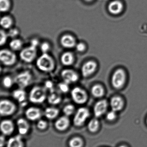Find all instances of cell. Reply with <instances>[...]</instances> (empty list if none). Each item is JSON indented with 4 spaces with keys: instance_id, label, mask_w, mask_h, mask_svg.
Returning <instances> with one entry per match:
<instances>
[{
    "instance_id": "cell-1",
    "label": "cell",
    "mask_w": 147,
    "mask_h": 147,
    "mask_svg": "<svg viewBox=\"0 0 147 147\" xmlns=\"http://www.w3.org/2000/svg\"><path fill=\"white\" fill-rule=\"evenodd\" d=\"M36 66L41 71L45 73L51 72L55 68V62L51 56L48 53H42L36 62Z\"/></svg>"
},
{
    "instance_id": "cell-2",
    "label": "cell",
    "mask_w": 147,
    "mask_h": 147,
    "mask_svg": "<svg viewBox=\"0 0 147 147\" xmlns=\"http://www.w3.org/2000/svg\"><path fill=\"white\" fill-rule=\"evenodd\" d=\"M45 87L35 86L33 87L28 95V99L31 102L39 104L44 102L47 98L46 91Z\"/></svg>"
},
{
    "instance_id": "cell-3",
    "label": "cell",
    "mask_w": 147,
    "mask_h": 147,
    "mask_svg": "<svg viewBox=\"0 0 147 147\" xmlns=\"http://www.w3.org/2000/svg\"><path fill=\"white\" fill-rule=\"evenodd\" d=\"M127 79V74L125 71L123 69H117L112 74L111 84L115 89L120 90L125 85Z\"/></svg>"
},
{
    "instance_id": "cell-4",
    "label": "cell",
    "mask_w": 147,
    "mask_h": 147,
    "mask_svg": "<svg viewBox=\"0 0 147 147\" xmlns=\"http://www.w3.org/2000/svg\"><path fill=\"white\" fill-rule=\"evenodd\" d=\"M71 96L73 102L78 105H83L87 102L88 95L87 92L80 87H74L71 91Z\"/></svg>"
},
{
    "instance_id": "cell-5",
    "label": "cell",
    "mask_w": 147,
    "mask_h": 147,
    "mask_svg": "<svg viewBox=\"0 0 147 147\" xmlns=\"http://www.w3.org/2000/svg\"><path fill=\"white\" fill-rule=\"evenodd\" d=\"M0 60L3 65L10 66L16 63L17 57L12 51L8 49H2L0 52Z\"/></svg>"
},
{
    "instance_id": "cell-6",
    "label": "cell",
    "mask_w": 147,
    "mask_h": 147,
    "mask_svg": "<svg viewBox=\"0 0 147 147\" xmlns=\"http://www.w3.org/2000/svg\"><path fill=\"white\" fill-rule=\"evenodd\" d=\"M37 56V47L30 45L22 49L20 57L23 62L31 63L35 59Z\"/></svg>"
},
{
    "instance_id": "cell-7",
    "label": "cell",
    "mask_w": 147,
    "mask_h": 147,
    "mask_svg": "<svg viewBox=\"0 0 147 147\" xmlns=\"http://www.w3.org/2000/svg\"><path fill=\"white\" fill-rule=\"evenodd\" d=\"M89 111L87 108L81 107L77 110L74 118L73 122L74 125L76 127H81L83 125L85 121L89 117Z\"/></svg>"
},
{
    "instance_id": "cell-8",
    "label": "cell",
    "mask_w": 147,
    "mask_h": 147,
    "mask_svg": "<svg viewBox=\"0 0 147 147\" xmlns=\"http://www.w3.org/2000/svg\"><path fill=\"white\" fill-rule=\"evenodd\" d=\"M32 79L31 72L28 71H25L18 74L15 78L14 81L20 88L23 89L29 85Z\"/></svg>"
},
{
    "instance_id": "cell-9",
    "label": "cell",
    "mask_w": 147,
    "mask_h": 147,
    "mask_svg": "<svg viewBox=\"0 0 147 147\" xmlns=\"http://www.w3.org/2000/svg\"><path fill=\"white\" fill-rule=\"evenodd\" d=\"M16 109V105L8 99H2L0 102V114L1 116H8L13 115Z\"/></svg>"
},
{
    "instance_id": "cell-10",
    "label": "cell",
    "mask_w": 147,
    "mask_h": 147,
    "mask_svg": "<svg viewBox=\"0 0 147 147\" xmlns=\"http://www.w3.org/2000/svg\"><path fill=\"white\" fill-rule=\"evenodd\" d=\"M96 62L93 60H89L85 63L81 68V74L84 78H88L93 74L97 69Z\"/></svg>"
},
{
    "instance_id": "cell-11",
    "label": "cell",
    "mask_w": 147,
    "mask_h": 147,
    "mask_svg": "<svg viewBox=\"0 0 147 147\" xmlns=\"http://www.w3.org/2000/svg\"><path fill=\"white\" fill-rule=\"evenodd\" d=\"M61 76L64 82L68 84L76 83L79 79L77 73L71 69H65L61 72Z\"/></svg>"
},
{
    "instance_id": "cell-12",
    "label": "cell",
    "mask_w": 147,
    "mask_h": 147,
    "mask_svg": "<svg viewBox=\"0 0 147 147\" xmlns=\"http://www.w3.org/2000/svg\"><path fill=\"white\" fill-rule=\"evenodd\" d=\"M108 103L105 99L98 101L95 104L93 109L94 114L96 118L101 117L107 112Z\"/></svg>"
},
{
    "instance_id": "cell-13",
    "label": "cell",
    "mask_w": 147,
    "mask_h": 147,
    "mask_svg": "<svg viewBox=\"0 0 147 147\" xmlns=\"http://www.w3.org/2000/svg\"><path fill=\"white\" fill-rule=\"evenodd\" d=\"M61 45L66 49H72L76 47L77 40L72 35L70 34L63 35L60 39Z\"/></svg>"
},
{
    "instance_id": "cell-14",
    "label": "cell",
    "mask_w": 147,
    "mask_h": 147,
    "mask_svg": "<svg viewBox=\"0 0 147 147\" xmlns=\"http://www.w3.org/2000/svg\"><path fill=\"white\" fill-rule=\"evenodd\" d=\"M25 115L26 118L30 121H37L41 117V111L37 107H29L26 110Z\"/></svg>"
},
{
    "instance_id": "cell-15",
    "label": "cell",
    "mask_w": 147,
    "mask_h": 147,
    "mask_svg": "<svg viewBox=\"0 0 147 147\" xmlns=\"http://www.w3.org/2000/svg\"><path fill=\"white\" fill-rule=\"evenodd\" d=\"M124 105V100L121 96H115L111 98L110 101V106L112 110L118 112L123 109Z\"/></svg>"
},
{
    "instance_id": "cell-16",
    "label": "cell",
    "mask_w": 147,
    "mask_h": 147,
    "mask_svg": "<svg viewBox=\"0 0 147 147\" xmlns=\"http://www.w3.org/2000/svg\"><path fill=\"white\" fill-rule=\"evenodd\" d=\"M1 130L3 135L9 136L14 132V126L12 121L9 120H4L1 123Z\"/></svg>"
},
{
    "instance_id": "cell-17",
    "label": "cell",
    "mask_w": 147,
    "mask_h": 147,
    "mask_svg": "<svg viewBox=\"0 0 147 147\" xmlns=\"http://www.w3.org/2000/svg\"><path fill=\"white\" fill-rule=\"evenodd\" d=\"M68 117L64 116L60 117L55 122L54 126L57 130L63 131L66 130L70 126V120Z\"/></svg>"
},
{
    "instance_id": "cell-18",
    "label": "cell",
    "mask_w": 147,
    "mask_h": 147,
    "mask_svg": "<svg viewBox=\"0 0 147 147\" xmlns=\"http://www.w3.org/2000/svg\"><path fill=\"white\" fill-rule=\"evenodd\" d=\"M75 57L71 52L64 53L60 57V62L62 65L66 66H70L74 63Z\"/></svg>"
},
{
    "instance_id": "cell-19",
    "label": "cell",
    "mask_w": 147,
    "mask_h": 147,
    "mask_svg": "<svg viewBox=\"0 0 147 147\" xmlns=\"http://www.w3.org/2000/svg\"><path fill=\"white\" fill-rule=\"evenodd\" d=\"M12 95L14 98L21 104L25 105L26 104V94L23 89L20 88L15 90L13 91Z\"/></svg>"
},
{
    "instance_id": "cell-20",
    "label": "cell",
    "mask_w": 147,
    "mask_h": 147,
    "mask_svg": "<svg viewBox=\"0 0 147 147\" xmlns=\"http://www.w3.org/2000/svg\"><path fill=\"white\" fill-rule=\"evenodd\" d=\"M123 8V4L119 1H114L111 2L109 4L108 7L110 13L114 15L118 14L121 13Z\"/></svg>"
},
{
    "instance_id": "cell-21",
    "label": "cell",
    "mask_w": 147,
    "mask_h": 147,
    "mask_svg": "<svg viewBox=\"0 0 147 147\" xmlns=\"http://www.w3.org/2000/svg\"><path fill=\"white\" fill-rule=\"evenodd\" d=\"M18 132L21 135H26L28 132L29 125L28 122L23 118H20L16 122Z\"/></svg>"
},
{
    "instance_id": "cell-22",
    "label": "cell",
    "mask_w": 147,
    "mask_h": 147,
    "mask_svg": "<svg viewBox=\"0 0 147 147\" xmlns=\"http://www.w3.org/2000/svg\"><path fill=\"white\" fill-rule=\"evenodd\" d=\"M7 147H24L21 135L9 138L7 143Z\"/></svg>"
},
{
    "instance_id": "cell-23",
    "label": "cell",
    "mask_w": 147,
    "mask_h": 147,
    "mask_svg": "<svg viewBox=\"0 0 147 147\" xmlns=\"http://www.w3.org/2000/svg\"><path fill=\"white\" fill-rule=\"evenodd\" d=\"M91 95L95 98H100L104 96L105 90L102 86L99 84L95 85L91 87Z\"/></svg>"
},
{
    "instance_id": "cell-24",
    "label": "cell",
    "mask_w": 147,
    "mask_h": 147,
    "mask_svg": "<svg viewBox=\"0 0 147 147\" xmlns=\"http://www.w3.org/2000/svg\"><path fill=\"white\" fill-rule=\"evenodd\" d=\"M59 113V110L54 107H47L45 109L44 115L47 119L52 120L56 118Z\"/></svg>"
},
{
    "instance_id": "cell-25",
    "label": "cell",
    "mask_w": 147,
    "mask_h": 147,
    "mask_svg": "<svg viewBox=\"0 0 147 147\" xmlns=\"http://www.w3.org/2000/svg\"><path fill=\"white\" fill-rule=\"evenodd\" d=\"M62 100L61 96L59 93L54 91L51 93L47 97V101L50 104L52 105H57L59 104Z\"/></svg>"
},
{
    "instance_id": "cell-26",
    "label": "cell",
    "mask_w": 147,
    "mask_h": 147,
    "mask_svg": "<svg viewBox=\"0 0 147 147\" xmlns=\"http://www.w3.org/2000/svg\"><path fill=\"white\" fill-rule=\"evenodd\" d=\"M23 42L20 39L17 38H14L9 42V47L12 51H16L22 50Z\"/></svg>"
},
{
    "instance_id": "cell-27",
    "label": "cell",
    "mask_w": 147,
    "mask_h": 147,
    "mask_svg": "<svg viewBox=\"0 0 147 147\" xmlns=\"http://www.w3.org/2000/svg\"><path fill=\"white\" fill-rule=\"evenodd\" d=\"M13 24V20L8 16H5L1 19V26L4 29H10L12 27Z\"/></svg>"
},
{
    "instance_id": "cell-28",
    "label": "cell",
    "mask_w": 147,
    "mask_h": 147,
    "mask_svg": "<svg viewBox=\"0 0 147 147\" xmlns=\"http://www.w3.org/2000/svg\"><path fill=\"white\" fill-rule=\"evenodd\" d=\"M100 123L97 118L91 119L88 124V129L92 133H96L99 129Z\"/></svg>"
},
{
    "instance_id": "cell-29",
    "label": "cell",
    "mask_w": 147,
    "mask_h": 147,
    "mask_svg": "<svg viewBox=\"0 0 147 147\" xmlns=\"http://www.w3.org/2000/svg\"><path fill=\"white\" fill-rule=\"evenodd\" d=\"M69 146L70 147H83V141L80 137H74L69 141Z\"/></svg>"
},
{
    "instance_id": "cell-30",
    "label": "cell",
    "mask_w": 147,
    "mask_h": 147,
    "mask_svg": "<svg viewBox=\"0 0 147 147\" xmlns=\"http://www.w3.org/2000/svg\"><path fill=\"white\" fill-rule=\"evenodd\" d=\"M14 81L9 76H5L3 77L2 81L3 86L4 88L9 89L11 88L14 84Z\"/></svg>"
},
{
    "instance_id": "cell-31",
    "label": "cell",
    "mask_w": 147,
    "mask_h": 147,
    "mask_svg": "<svg viewBox=\"0 0 147 147\" xmlns=\"http://www.w3.org/2000/svg\"><path fill=\"white\" fill-rule=\"evenodd\" d=\"M11 7L9 0H0V9L1 12H6L9 10Z\"/></svg>"
},
{
    "instance_id": "cell-32",
    "label": "cell",
    "mask_w": 147,
    "mask_h": 147,
    "mask_svg": "<svg viewBox=\"0 0 147 147\" xmlns=\"http://www.w3.org/2000/svg\"><path fill=\"white\" fill-rule=\"evenodd\" d=\"M75 111V106L72 104H68L63 108V111L65 115L67 117L72 115Z\"/></svg>"
},
{
    "instance_id": "cell-33",
    "label": "cell",
    "mask_w": 147,
    "mask_h": 147,
    "mask_svg": "<svg viewBox=\"0 0 147 147\" xmlns=\"http://www.w3.org/2000/svg\"><path fill=\"white\" fill-rule=\"evenodd\" d=\"M58 87L59 90L62 93H67L70 90V87H69V84L65 82H63L60 83L58 84Z\"/></svg>"
},
{
    "instance_id": "cell-34",
    "label": "cell",
    "mask_w": 147,
    "mask_h": 147,
    "mask_svg": "<svg viewBox=\"0 0 147 147\" xmlns=\"http://www.w3.org/2000/svg\"><path fill=\"white\" fill-rule=\"evenodd\" d=\"M40 49L42 53H47L51 49V46L48 42L45 41L41 44Z\"/></svg>"
},
{
    "instance_id": "cell-35",
    "label": "cell",
    "mask_w": 147,
    "mask_h": 147,
    "mask_svg": "<svg viewBox=\"0 0 147 147\" xmlns=\"http://www.w3.org/2000/svg\"><path fill=\"white\" fill-rule=\"evenodd\" d=\"M0 34V45L1 46H2L6 44L9 36L8 33H6L3 30H1Z\"/></svg>"
},
{
    "instance_id": "cell-36",
    "label": "cell",
    "mask_w": 147,
    "mask_h": 147,
    "mask_svg": "<svg viewBox=\"0 0 147 147\" xmlns=\"http://www.w3.org/2000/svg\"><path fill=\"white\" fill-rule=\"evenodd\" d=\"M117 112L111 110V111H109L106 114V119L109 121H113L116 120L117 117Z\"/></svg>"
},
{
    "instance_id": "cell-37",
    "label": "cell",
    "mask_w": 147,
    "mask_h": 147,
    "mask_svg": "<svg viewBox=\"0 0 147 147\" xmlns=\"http://www.w3.org/2000/svg\"><path fill=\"white\" fill-rule=\"evenodd\" d=\"M20 31L16 28H11L9 29L8 33L9 37L12 38H16V37L19 35Z\"/></svg>"
},
{
    "instance_id": "cell-38",
    "label": "cell",
    "mask_w": 147,
    "mask_h": 147,
    "mask_svg": "<svg viewBox=\"0 0 147 147\" xmlns=\"http://www.w3.org/2000/svg\"><path fill=\"white\" fill-rule=\"evenodd\" d=\"M76 48L77 51L79 52L83 53L86 50V45L83 42H79L76 45Z\"/></svg>"
},
{
    "instance_id": "cell-39",
    "label": "cell",
    "mask_w": 147,
    "mask_h": 147,
    "mask_svg": "<svg viewBox=\"0 0 147 147\" xmlns=\"http://www.w3.org/2000/svg\"><path fill=\"white\" fill-rule=\"evenodd\" d=\"M45 88L46 90H49L50 92H52L54 91V85L52 81L50 80H46L45 83Z\"/></svg>"
},
{
    "instance_id": "cell-40",
    "label": "cell",
    "mask_w": 147,
    "mask_h": 147,
    "mask_svg": "<svg viewBox=\"0 0 147 147\" xmlns=\"http://www.w3.org/2000/svg\"><path fill=\"white\" fill-rule=\"evenodd\" d=\"M47 123L44 120H39L37 123V128L40 130H44L47 127Z\"/></svg>"
},
{
    "instance_id": "cell-41",
    "label": "cell",
    "mask_w": 147,
    "mask_h": 147,
    "mask_svg": "<svg viewBox=\"0 0 147 147\" xmlns=\"http://www.w3.org/2000/svg\"><path fill=\"white\" fill-rule=\"evenodd\" d=\"M30 43H31L30 45L35 47H37L39 45V40H38L36 38L33 39L31 40Z\"/></svg>"
},
{
    "instance_id": "cell-42",
    "label": "cell",
    "mask_w": 147,
    "mask_h": 147,
    "mask_svg": "<svg viewBox=\"0 0 147 147\" xmlns=\"http://www.w3.org/2000/svg\"><path fill=\"white\" fill-rule=\"evenodd\" d=\"M4 135H2L1 136L0 138V146L3 147L4 146L5 143V138L4 136Z\"/></svg>"
},
{
    "instance_id": "cell-43",
    "label": "cell",
    "mask_w": 147,
    "mask_h": 147,
    "mask_svg": "<svg viewBox=\"0 0 147 147\" xmlns=\"http://www.w3.org/2000/svg\"><path fill=\"white\" fill-rule=\"evenodd\" d=\"M85 1L87 2H91L92 1L94 0H84Z\"/></svg>"
},
{
    "instance_id": "cell-44",
    "label": "cell",
    "mask_w": 147,
    "mask_h": 147,
    "mask_svg": "<svg viewBox=\"0 0 147 147\" xmlns=\"http://www.w3.org/2000/svg\"><path fill=\"white\" fill-rule=\"evenodd\" d=\"M118 147H128L126 145H121V146H119Z\"/></svg>"
},
{
    "instance_id": "cell-45",
    "label": "cell",
    "mask_w": 147,
    "mask_h": 147,
    "mask_svg": "<svg viewBox=\"0 0 147 147\" xmlns=\"http://www.w3.org/2000/svg\"><path fill=\"white\" fill-rule=\"evenodd\" d=\"M146 123H147V119H146Z\"/></svg>"
}]
</instances>
